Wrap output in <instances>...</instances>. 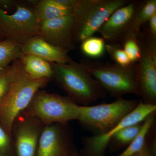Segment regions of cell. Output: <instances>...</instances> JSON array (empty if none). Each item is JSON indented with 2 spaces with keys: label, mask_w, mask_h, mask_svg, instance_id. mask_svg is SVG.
I'll use <instances>...</instances> for the list:
<instances>
[{
  "label": "cell",
  "mask_w": 156,
  "mask_h": 156,
  "mask_svg": "<svg viewBox=\"0 0 156 156\" xmlns=\"http://www.w3.org/2000/svg\"><path fill=\"white\" fill-rule=\"evenodd\" d=\"M11 66L10 83L0 100V123L10 136L18 115L28 107L39 89L50 80L31 78L23 69L20 58L13 62Z\"/></svg>",
  "instance_id": "1"
},
{
  "label": "cell",
  "mask_w": 156,
  "mask_h": 156,
  "mask_svg": "<svg viewBox=\"0 0 156 156\" xmlns=\"http://www.w3.org/2000/svg\"><path fill=\"white\" fill-rule=\"evenodd\" d=\"M50 63L53 70V78L76 102L89 106L92 102L106 97L105 90L81 63L72 60L66 63Z\"/></svg>",
  "instance_id": "2"
},
{
  "label": "cell",
  "mask_w": 156,
  "mask_h": 156,
  "mask_svg": "<svg viewBox=\"0 0 156 156\" xmlns=\"http://www.w3.org/2000/svg\"><path fill=\"white\" fill-rule=\"evenodd\" d=\"M81 63L112 97L119 98L127 94L140 96L137 63L122 66L87 59Z\"/></svg>",
  "instance_id": "3"
},
{
  "label": "cell",
  "mask_w": 156,
  "mask_h": 156,
  "mask_svg": "<svg viewBox=\"0 0 156 156\" xmlns=\"http://www.w3.org/2000/svg\"><path fill=\"white\" fill-rule=\"evenodd\" d=\"M131 0H76L72 9L73 37L81 43L93 36L115 11Z\"/></svg>",
  "instance_id": "4"
},
{
  "label": "cell",
  "mask_w": 156,
  "mask_h": 156,
  "mask_svg": "<svg viewBox=\"0 0 156 156\" xmlns=\"http://www.w3.org/2000/svg\"><path fill=\"white\" fill-rule=\"evenodd\" d=\"M27 116L36 119L47 125H66L78 120L80 106L69 96L51 94L39 90L26 108Z\"/></svg>",
  "instance_id": "5"
},
{
  "label": "cell",
  "mask_w": 156,
  "mask_h": 156,
  "mask_svg": "<svg viewBox=\"0 0 156 156\" xmlns=\"http://www.w3.org/2000/svg\"><path fill=\"white\" fill-rule=\"evenodd\" d=\"M139 103V100L121 97L110 103L80 106L78 120L81 126L95 134H103L115 127Z\"/></svg>",
  "instance_id": "6"
},
{
  "label": "cell",
  "mask_w": 156,
  "mask_h": 156,
  "mask_svg": "<svg viewBox=\"0 0 156 156\" xmlns=\"http://www.w3.org/2000/svg\"><path fill=\"white\" fill-rule=\"evenodd\" d=\"M137 39L141 51L137 62L140 96L143 103L156 105V38L147 30Z\"/></svg>",
  "instance_id": "7"
},
{
  "label": "cell",
  "mask_w": 156,
  "mask_h": 156,
  "mask_svg": "<svg viewBox=\"0 0 156 156\" xmlns=\"http://www.w3.org/2000/svg\"><path fill=\"white\" fill-rule=\"evenodd\" d=\"M12 14L0 9V31L7 39L24 44L40 34V21L33 9L18 3Z\"/></svg>",
  "instance_id": "8"
},
{
  "label": "cell",
  "mask_w": 156,
  "mask_h": 156,
  "mask_svg": "<svg viewBox=\"0 0 156 156\" xmlns=\"http://www.w3.org/2000/svg\"><path fill=\"white\" fill-rule=\"evenodd\" d=\"M156 111V105L143 103L140 99L136 108L111 130L103 134L84 137L81 156H104L110 140L118 131L128 126L142 122Z\"/></svg>",
  "instance_id": "9"
},
{
  "label": "cell",
  "mask_w": 156,
  "mask_h": 156,
  "mask_svg": "<svg viewBox=\"0 0 156 156\" xmlns=\"http://www.w3.org/2000/svg\"><path fill=\"white\" fill-rule=\"evenodd\" d=\"M140 2L131 0L115 11L101 26L98 32L107 44H122L129 37Z\"/></svg>",
  "instance_id": "10"
},
{
  "label": "cell",
  "mask_w": 156,
  "mask_h": 156,
  "mask_svg": "<svg viewBox=\"0 0 156 156\" xmlns=\"http://www.w3.org/2000/svg\"><path fill=\"white\" fill-rule=\"evenodd\" d=\"M74 20L73 14L40 23L39 36L68 53L75 48L73 37Z\"/></svg>",
  "instance_id": "11"
},
{
  "label": "cell",
  "mask_w": 156,
  "mask_h": 156,
  "mask_svg": "<svg viewBox=\"0 0 156 156\" xmlns=\"http://www.w3.org/2000/svg\"><path fill=\"white\" fill-rule=\"evenodd\" d=\"M65 125L45 126L39 138L37 156H72L73 151L70 152L71 140L65 129Z\"/></svg>",
  "instance_id": "12"
},
{
  "label": "cell",
  "mask_w": 156,
  "mask_h": 156,
  "mask_svg": "<svg viewBox=\"0 0 156 156\" xmlns=\"http://www.w3.org/2000/svg\"><path fill=\"white\" fill-rule=\"evenodd\" d=\"M28 119L19 124L15 133L17 156H35L42 131L36 119Z\"/></svg>",
  "instance_id": "13"
},
{
  "label": "cell",
  "mask_w": 156,
  "mask_h": 156,
  "mask_svg": "<svg viewBox=\"0 0 156 156\" xmlns=\"http://www.w3.org/2000/svg\"><path fill=\"white\" fill-rule=\"evenodd\" d=\"M23 54L35 55L49 62L66 63L73 60L68 52L51 44L39 36L33 37L22 44Z\"/></svg>",
  "instance_id": "14"
},
{
  "label": "cell",
  "mask_w": 156,
  "mask_h": 156,
  "mask_svg": "<svg viewBox=\"0 0 156 156\" xmlns=\"http://www.w3.org/2000/svg\"><path fill=\"white\" fill-rule=\"evenodd\" d=\"M20 59L26 73L34 80L53 78V72L50 62L38 56L23 54Z\"/></svg>",
  "instance_id": "15"
},
{
  "label": "cell",
  "mask_w": 156,
  "mask_h": 156,
  "mask_svg": "<svg viewBox=\"0 0 156 156\" xmlns=\"http://www.w3.org/2000/svg\"><path fill=\"white\" fill-rule=\"evenodd\" d=\"M34 13L40 22L73 14L71 9L58 0H40L33 7Z\"/></svg>",
  "instance_id": "16"
},
{
  "label": "cell",
  "mask_w": 156,
  "mask_h": 156,
  "mask_svg": "<svg viewBox=\"0 0 156 156\" xmlns=\"http://www.w3.org/2000/svg\"><path fill=\"white\" fill-rule=\"evenodd\" d=\"M155 113L151 115L144 120L141 130L136 137L127 148L118 156H134L144 152L148 134L154 125Z\"/></svg>",
  "instance_id": "17"
},
{
  "label": "cell",
  "mask_w": 156,
  "mask_h": 156,
  "mask_svg": "<svg viewBox=\"0 0 156 156\" xmlns=\"http://www.w3.org/2000/svg\"><path fill=\"white\" fill-rule=\"evenodd\" d=\"M142 122L128 126L121 129L113 136L109 143L108 151L115 152L125 147L128 146L141 130Z\"/></svg>",
  "instance_id": "18"
},
{
  "label": "cell",
  "mask_w": 156,
  "mask_h": 156,
  "mask_svg": "<svg viewBox=\"0 0 156 156\" xmlns=\"http://www.w3.org/2000/svg\"><path fill=\"white\" fill-rule=\"evenodd\" d=\"M156 13V0L141 1L134 17L129 37H138L143 26Z\"/></svg>",
  "instance_id": "19"
},
{
  "label": "cell",
  "mask_w": 156,
  "mask_h": 156,
  "mask_svg": "<svg viewBox=\"0 0 156 156\" xmlns=\"http://www.w3.org/2000/svg\"><path fill=\"white\" fill-rule=\"evenodd\" d=\"M22 54L21 44L9 39L0 41V70L19 59Z\"/></svg>",
  "instance_id": "20"
},
{
  "label": "cell",
  "mask_w": 156,
  "mask_h": 156,
  "mask_svg": "<svg viewBox=\"0 0 156 156\" xmlns=\"http://www.w3.org/2000/svg\"><path fill=\"white\" fill-rule=\"evenodd\" d=\"M81 44V51L89 58H100L105 51L106 42L102 37H91Z\"/></svg>",
  "instance_id": "21"
},
{
  "label": "cell",
  "mask_w": 156,
  "mask_h": 156,
  "mask_svg": "<svg viewBox=\"0 0 156 156\" xmlns=\"http://www.w3.org/2000/svg\"><path fill=\"white\" fill-rule=\"evenodd\" d=\"M122 47L131 63H137L139 61L141 51L137 37H128L123 42Z\"/></svg>",
  "instance_id": "22"
},
{
  "label": "cell",
  "mask_w": 156,
  "mask_h": 156,
  "mask_svg": "<svg viewBox=\"0 0 156 156\" xmlns=\"http://www.w3.org/2000/svg\"><path fill=\"white\" fill-rule=\"evenodd\" d=\"M105 50L115 63L122 66H127L132 63L123 50L122 45L106 44Z\"/></svg>",
  "instance_id": "23"
},
{
  "label": "cell",
  "mask_w": 156,
  "mask_h": 156,
  "mask_svg": "<svg viewBox=\"0 0 156 156\" xmlns=\"http://www.w3.org/2000/svg\"><path fill=\"white\" fill-rule=\"evenodd\" d=\"M12 66H7L0 70V100L8 89L11 80Z\"/></svg>",
  "instance_id": "24"
},
{
  "label": "cell",
  "mask_w": 156,
  "mask_h": 156,
  "mask_svg": "<svg viewBox=\"0 0 156 156\" xmlns=\"http://www.w3.org/2000/svg\"><path fill=\"white\" fill-rule=\"evenodd\" d=\"M10 136L4 128L0 125V153H3L9 148Z\"/></svg>",
  "instance_id": "25"
},
{
  "label": "cell",
  "mask_w": 156,
  "mask_h": 156,
  "mask_svg": "<svg viewBox=\"0 0 156 156\" xmlns=\"http://www.w3.org/2000/svg\"><path fill=\"white\" fill-rule=\"evenodd\" d=\"M18 4V2L14 0H0V9L8 11L16 8Z\"/></svg>",
  "instance_id": "26"
},
{
  "label": "cell",
  "mask_w": 156,
  "mask_h": 156,
  "mask_svg": "<svg viewBox=\"0 0 156 156\" xmlns=\"http://www.w3.org/2000/svg\"><path fill=\"white\" fill-rule=\"evenodd\" d=\"M148 22L149 32L152 36L156 38V13L151 17Z\"/></svg>",
  "instance_id": "27"
},
{
  "label": "cell",
  "mask_w": 156,
  "mask_h": 156,
  "mask_svg": "<svg viewBox=\"0 0 156 156\" xmlns=\"http://www.w3.org/2000/svg\"><path fill=\"white\" fill-rule=\"evenodd\" d=\"M134 156H147L144 152H142L140 153L137 154L135 155Z\"/></svg>",
  "instance_id": "28"
},
{
  "label": "cell",
  "mask_w": 156,
  "mask_h": 156,
  "mask_svg": "<svg viewBox=\"0 0 156 156\" xmlns=\"http://www.w3.org/2000/svg\"><path fill=\"white\" fill-rule=\"evenodd\" d=\"M72 156H79L77 152L76 151V150H74L73 152Z\"/></svg>",
  "instance_id": "29"
},
{
  "label": "cell",
  "mask_w": 156,
  "mask_h": 156,
  "mask_svg": "<svg viewBox=\"0 0 156 156\" xmlns=\"http://www.w3.org/2000/svg\"><path fill=\"white\" fill-rule=\"evenodd\" d=\"M3 37H4V36L2 34V33H1V31H0V38Z\"/></svg>",
  "instance_id": "30"
}]
</instances>
